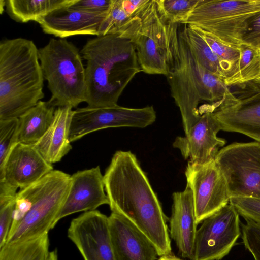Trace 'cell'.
I'll return each instance as SVG.
<instances>
[{"mask_svg":"<svg viewBox=\"0 0 260 260\" xmlns=\"http://www.w3.org/2000/svg\"><path fill=\"white\" fill-rule=\"evenodd\" d=\"M53 170L32 145L15 143L0 169V180L20 190L36 183Z\"/></svg>","mask_w":260,"mask_h":260,"instance_id":"obj_16","label":"cell"},{"mask_svg":"<svg viewBox=\"0 0 260 260\" xmlns=\"http://www.w3.org/2000/svg\"><path fill=\"white\" fill-rule=\"evenodd\" d=\"M104 176L98 166L79 171L71 176V184L56 222L72 214L95 210L99 206L109 205L105 193Z\"/></svg>","mask_w":260,"mask_h":260,"instance_id":"obj_17","label":"cell"},{"mask_svg":"<svg viewBox=\"0 0 260 260\" xmlns=\"http://www.w3.org/2000/svg\"><path fill=\"white\" fill-rule=\"evenodd\" d=\"M71 184V175L53 170L17 194L6 243L48 233L56 224Z\"/></svg>","mask_w":260,"mask_h":260,"instance_id":"obj_5","label":"cell"},{"mask_svg":"<svg viewBox=\"0 0 260 260\" xmlns=\"http://www.w3.org/2000/svg\"><path fill=\"white\" fill-rule=\"evenodd\" d=\"M183 24L187 41L197 61L206 70L224 80L225 74L217 55L194 26Z\"/></svg>","mask_w":260,"mask_h":260,"instance_id":"obj_25","label":"cell"},{"mask_svg":"<svg viewBox=\"0 0 260 260\" xmlns=\"http://www.w3.org/2000/svg\"><path fill=\"white\" fill-rule=\"evenodd\" d=\"M139 24L130 38L142 72L166 75L168 71L167 23L159 14L155 0H146L136 14Z\"/></svg>","mask_w":260,"mask_h":260,"instance_id":"obj_9","label":"cell"},{"mask_svg":"<svg viewBox=\"0 0 260 260\" xmlns=\"http://www.w3.org/2000/svg\"><path fill=\"white\" fill-rule=\"evenodd\" d=\"M242 239L244 246L254 260H260V224L246 220L241 223Z\"/></svg>","mask_w":260,"mask_h":260,"instance_id":"obj_33","label":"cell"},{"mask_svg":"<svg viewBox=\"0 0 260 260\" xmlns=\"http://www.w3.org/2000/svg\"><path fill=\"white\" fill-rule=\"evenodd\" d=\"M73 111L71 107H57L50 126L32 145L50 164L60 161L72 149L69 134Z\"/></svg>","mask_w":260,"mask_h":260,"instance_id":"obj_21","label":"cell"},{"mask_svg":"<svg viewBox=\"0 0 260 260\" xmlns=\"http://www.w3.org/2000/svg\"><path fill=\"white\" fill-rule=\"evenodd\" d=\"M111 241L116 260H156L157 251L150 240L121 215L108 217Z\"/></svg>","mask_w":260,"mask_h":260,"instance_id":"obj_18","label":"cell"},{"mask_svg":"<svg viewBox=\"0 0 260 260\" xmlns=\"http://www.w3.org/2000/svg\"><path fill=\"white\" fill-rule=\"evenodd\" d=\"M197 223L192 192L185 189L173 194L170 235L182 257L193 260Z\"/></svg>","mask_w":260,"mask_h":260,"instance_id":"obj_19","label":"cell"},{"mask_svg":"<svg viewBox=\"0 0 260 260\" xmlns=\"http://www.w3.org/2000/svg\"><path fill=\"white\" fill-rule=\"evenodd\" d=\"M240 215L230 203L202 222L197 229L193 260H220L241 235Z\"/></svg>","mask_w":260,"mask_h":260,"instance_id":"obj_13","label":"cell"},{"mask_svg":"<svg viewBox=\"0 0 260 260\" xmlns=\"http://www.w3.org/2000/svg\"><path fill=\"white\" fill-rule=\"evenodd\" d=\"M242 43L260 50V12L251 17L247 23Z\"/></svg>","mask_w":260,"mask_h":260,"instance_id":"obj_35","label":"cell"},{"mask_svg":"<svg viewBox=\"0 0 260 260\" xmlns=\"http://www.w3.org/2000/svg\"><path fill=\"white\" fill-rule=\"evenodd\" d=\"M108 14L91 13L64 7L51 12L38 23L44 33L61 39L80 35L98 36L101 24Z\"/></svg>","mask_w":260,"mask_h":260,"instance_id":"obj_20","label":"cell"},{"mask_svg":"<svg viewBox=\"0 0 260 260\" xmlns=\"http://www.w3.org/2000/svg\"><path fill=\"white\" fill-rule=\"evenodd\" d=\"M17 190L0 180V247L6 244L13 222Z\"/></svg>","mask_w":260,"mask_h":260,"instance_id":"obj_28","label":"cell"},{"mask_svg":"<svg viewBox=\"0 0 260 260\" xmlns=\"http://www.w3.org/2000/svg\"><path fill=\"white\" fill-rule=\"evenodd\" d=\"M215 161L231 198H260V142L232 143L219 150Z\"/></svg>","mask_w":260,"mask_h":260,"instance_id":"obj_8","label":"cell"},{"mask_svg":"<svg viewBox=\"0 0 260 260\" xmlns=\"http://www.w3.org/2000/svg\"><path fill=\"white\" fill-rule=\"evenodd\" d=\"M214 114L221 130L242 134L260 142V85L253 81L234 86Z\"/></svg>","mask_w":260,"mask_h":260,"instance_id":"obj_10","label":"cell"},{"mask_svg":"<svg viewBox=\"0 0 260 260\" xmlns=\"http://www.w3.org/2000/svg\"><path fill=\"white\" fill-rule=\"evenodd\" d=\"M229 203L245 220H250L260 224V198L231 197Z\"/></svg>","mask_w":260,"mask_h":260,"instance_id":"obj_32","label":"cell"},{"mask_svg":"<svg viewBox=\"0 0 260 260\" xmlns=\"http://www.w3.org/2000/svg\"><path fill=\"white\" fill-rule=\"evenodd\" d=\"M157 260H183L181 259L172 253L159 256Z\"/></svg>","mask_w":260,"mask_h":260,"instance_id":"obj_36","label":"cell"},{"mask_svg":"<svg viewBox=\"0 0 260 260\" xmlns=\"http://www.w3.org/2000/svg\"><path fill=\"white\" fill-rule=\"evenodd\" d=\"M39 49L22 38L0 43V120L19 118L44 96Z\"/></svg>","mask_w":260,"mask_h":260,"instance_id":"obj_4","label":"cell"},{"mask_svg":"<svg viewBox=\"0 0 260 260\" xmlns=\"http://www.w3.org/2000/svg\"><path fill=\"white\" fill-rule=\"evenodd\" d=\"M195 27L220 60L225 78L231 76L236 70L239 61L240 52L239 47L228 44L212 35Z\"/></svg>","mask_w":260,"mask_h":260,"instance_id":"obj_27","label":"cell"},{"mask_svg":"<svg viewBox=\"0 0 260 260\" xmlns=\"http://www.w3.org/2000/svg\"><path fill=\"white\" fill-rule=\"evenodd\" d=\"M48 233L5 244L0 260H58L57 249L50 251Z\"/></svg>","mask_w":260,"mask_h":260,"instance_id":"obj_23","label":"cell"},{"mask_svg":"<svg viewBox=\"0 0 260 260\" xmlns=\"http://www.w3.org/2000/svg\"><path fill=\"white\" fill-rule=\"evenodd\" d=\"M7 13L14 21H38L51 12L68 7L77 0H5Z\"/></svg>","mask_w":260,"mask_h":260,"instance_id":"obj_24","label":"cell"},{"mask_svg":"<svg viewBox=\"0 0 260 260\" xmlns=\"http://www.w3.org/2000/svg\"><path fill=\"white\" fill-rule=\"evenodd\" d=\"M252 81L256 84L260 85V74Z\"/></svg>","mask_w":260,"mask_h":260,"instance_id":"obj_37","label":"cell"},{"mask_svg":"<svg viewBox=\"0 0 260 260\" xmlns=\"http://www.w3.org/2000/svg\"><path fill=\"white\" fill-rule=\"evenodd\" d=\"M168 71L171 94L178 107L185 135L208 105L217 108L230 91L224 80L203 68L187 41L183 24L167 23Z\"/></svg>","mask_w":260,"mask_h":260,"instance_id":"obj_2","label":"cell"},{"mask_svg":"<svg viewBox=\"0 0 260 260\" xmlns=\"http://www.w3.org/2000/svg\"><path fill=\"white\" fill-rule=\"evenodd\" d=\"M68 237L84 260H116L109 229L108 217L95 210L73 219Z\"/></svg>","mask_w":260,"mask_h":260,"instance_id":"obj_14","label":"cell"},{"mask_svg":"<svg viewBox=\"0 0 260 260\" xmlns=\"http://www.w3.org/2000/svg\"><path fill=\"white\" fill-rule=\"evenodd\" d=\"M80 54L86 61L87 107L118 106L125 87L142 72L131 40L120 34L99 36L88 40Z\"/></svg>","mask_w":260,"mask_h":260,"instance_id":"obj_3","label":"cell"},{"mask_svg":"<svg viewBox=\"0 0 260 260\" xmlns=\"http://www.w3.org/2000/svg\"><path fill=\"white\" fill-rule=\"evenodd\" d=\"M214 111L205 112L185 136L176 138L173 146L179 150L185 159L198 164L209 162L225 144V139L217 137L221 127Z\"/></svg>","mask_w":260,"mask_h":260,"instance_id":"obj_15","label":"cell"},{"mask_svg":"<svg viewBox=\"0 0 260 260\" xmlns=\"http://www.w3.org/2000/svg\"><path fill=\"white\" fill-rule=\"evenodd\" d=\"M113 0H77L68 7L70 10L84 11L95 14H107Z\"/></svg>","mask_w":260,"mask_h":260,"instance_id":"obj_34","label":"cell"},{"mask_svg":"<svg viewBox=\"0 0 260 260\" xmlns=\"http://www.w3.org/2000/svg\"><path fill=\"white\" fill-rule=\"evenodd\" d=\"M156 113L152 106L141 108L112 107L77 108L73 111L69 138L71 142L92 132L113 127H146L154 122Z\"/></svg>","mask_w":260,"mask_h":260,"instance_id":"obj_11","label":"cell"},{"mask_svg":"<svg viewBox=\"0 0 260 260\" xmlns=\"http://www.w3.org/2000/svg\"><path fill=\"white\" fill-rule=\"evenodd\" d=\"M44 79L55 107L72 108L85 102V68L77 47L66 39L51 38L38 50Z\"/></svg>","mask_w":260,"mask_h":260,"instance_id":"obj_6","label":"cell"},{"mask_svg":"<svg viewBox=\"0 0 260 260\" xmlns=\"http://www.w3.org/2000/svg\"><path fill=\"white\" fill-rule=\"evenodd\" d=\"M133 17L125 10L123 0H113L108 14L101 24L99 36L121 33Z\"/></svg>","mask_w":260,"mask_h":260,"instance_id":"obj_30","label":"cell"},{"mask_svg":"<svg viewBox=\"0 0 260 260\" xmlns=\"http://www.w3.org/2000/svg\"><path fill=\"white\" fill-rule=\"evenodd\" d=\"M198 0H155L157 9L167 23H180L192 11Z\"/></svg>","mask_w":260,"mask_h":260,"instance_id":"obj_29","label":"cell"},{"mask_svg":"<svg viewBox=\"0 0 260 260\" xmlns=\"http://www.w3.org/2000/svg\"><path fill=\"white\" fill-rule=\"evenodd\" d=\"M260 12V0H198L180 24L194 26L235 47L242 43L247 23Z\"/></svg>","mask_w":260,"mask_h":260,"instance_id":"obj_7","label":"cell"},{"mask_svg":"<svg viewBox=\"0 0 260 260\" xmlns=\"http://www.w3.org/2000/svg\"><path fill=\"white\" fill-rule=\"evenodd\" d=\"M239 48L240 57L234 73L224 80L229 87L247 83L260 74V50L241 43Z\"/></svg>","mask_w":260,"mask_h":260,"instance_id":"obj_26","label":"cell"},{"mask_svg":"<svg viewBox=\"0 0 260 260\" xmlns=\"http://www.w3.org/2000/svg\"><path fill=\"white\" fill-rule=\"evenodd\" d=\"M185 174L198 224L229 204L228 184L215 159L204 164L188 161Z\"/></svg>","mask_w":260,"mask_h":260,"instance_id":"obj_12","label":"cell"},{"mask_svg":"<svg viewBox=\"0 0 260 260\" xmlns=\"http://www.w3.org/2000/svg\"><path fill=\"white\" fill-rule=\"evenodd\" d=\"M19 118L0 120V169L16 143Z\"/></svg>","mask_w":260,"mask_h":260,"instance_id":"obj_31","label":"cell"},{"mask_svg":"<svg viewBox=\"0 0 260 260\" xmlns=\"http://www.w3.org/2000/svg\"><path fill=\"white\" fill-rule=\"evenodd\" d=\"M49 101H40L19 118L16 143L34 145L50 126L56 110Z\"/></svg>","mask_w":260,"mask_h":260,"instance_id":"obj_22","label":"cell"},{"mask_svg":"<svg viewBox=\"0 0 260 260\" xmlns=\"http://www.w3.org/2000/svg\"><path fill=\"white\" fill-rule=\"evenodd\" d=\"M104 182L111 211L126 218L146 236L159 256L171 253L167 218L135 155L130 151H116Z\"/></svg>","mask_w":260,"mask_h":260,"instance_id":"obj_1","label":"cell"}]
</instances>
